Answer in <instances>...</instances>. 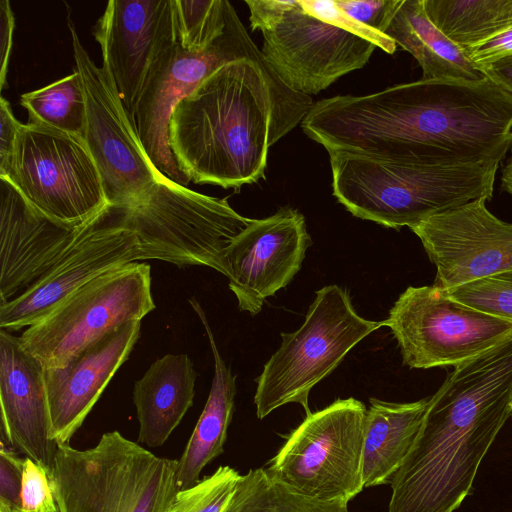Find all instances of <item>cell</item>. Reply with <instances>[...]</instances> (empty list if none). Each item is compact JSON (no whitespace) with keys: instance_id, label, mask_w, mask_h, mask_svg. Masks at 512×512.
<instances>
[{"instance_id":"cell-40","label":"cell","mask_w":512,"mask_h":512,"mask_svg":"<svg viewBox=\"0 0 512 512\" xmlns=\"http://www.w3.org/2000/svg\"><path fill=\"white\" fill-rule=\"evenodd\" d=\"M0 512H18V510L0 505Z\"/></svg>"},{"instance_id":"cell-34","label":"cell","mask_w":512,"mask_h":512,"mask_svg":"<svg viewBox=\"0 0 512 512\" xmlns=\"http://www.w3.org/2000/svg\"><path fill=\"white\" fill-rule=\"evenodd\" d=\"M339 8L356 22L383 33L397 0H336Z\"/></svg>"},{"instance_id":"cell-31","label":"cell","mask_w":512,"mask_h":512,"mask_svg":"<svg viewBox=\"0 0 512 512\" xmlns=\"http://www.w3.org/2000/svg\"><path fill=\"white\" fill-rule=\"evenodd\" d=\"M448 295L481 312L512 321V270L446 290Z\"/></svg>"},{"instance_id":"cell-4","label":"cell","mask_w":512,"mask_h":512,"mask_svg":"<svg viewBox=\"0 0 512 512\" xmlns=\"http://www.w3.org/2000/svg\"><path fill=\"white\" fill-rule=\"evenodd\" d=\"M333 195L353 216L411 228L493 195L499 162L433 164L354 151H328Z\"/></svg>"},{"instance_id":"cell-14","label":"cell","mask_w":512,"mask_h":512,"mask_svg":"<svg viewBox=\"0 0 512 512\" xmlns=\"http://www.w3.org/2000/svg\"><path fill=\"white\" fill-rule=\"evenodd\" d=\"M68 27L86 103L84 141L99 170L109 205L126 208L163 176L147 157L113 81L90 58L69 17Z\"/></svg>"},{"instance_id":"cell-32","label":"cell","mask_w":512,"mask_h":512,"mask_svg":"<svg viewBox=\"0 0 512 512\" xmlns=\"http://www.w3.org/2000/svg\"><path fill=\"white\" fill-rule=\"evenodd\" d=\"M18 512H59L48 469L25 457Z\"/></svg>"},{"instance_id":"cell-7","label":"cell","mask_w":512,"mask_h":512,"mask_svg":"<svg viewBox=\"0 0 512 512\" xmlns=\"http://www.w3.org/2000/svg\"><path fill=\"white\" fill-rule=\"evenodd\" d=\"M386 326L360 316L349 292L335 284L316 291L304 323L281 333L282 342L256 379V414L263 419L275 409L296 403L310 414L312 388L332 373L366 336Z\"/></svg>"},{"instance_id":"cell-37","label":"cell","mask_w":512,"mask_h":512,"mask_svg":"<svg viewBox=\"0 0 512 512\" xmlns=\"http://www.w3.org/2000/svg\"><path fill=\"white\" fill-rule=\"evenodd\" d=\"M15 28V17L8 0L0 1V47H1V68L0 87L4 88L8 70V63L13 42V31Z\"/></svg>"},{"instance_id":"cell-8","label":"cell","mask_w":512,"mask_h":512,"mask_svg":"<svg viewBox=\"0 0 512 512\" xmlns=\"http://www.w3.org/2000/svg\"><path fill=\"white\" fill-rule=\"evenodd\" d=\"M122 209L123 227L138 239L139 260L207 266L226 277V250L253 221L236 212L226 199L201 194L165 177Z\"/></svg>"},{"instance_id":"cell-33","label":"cell","mask_w":512,"mask_h":512,"mask_svg":"<svg viewBox=\"0 0 512 512\" xmlns=\"http://www.w3.org/2000/svg\"><path fill=\"white\" fill-rule=\"evenodd\" d=\"M1 440L0 448V505L18 509L25 457Z\"/></svg>"},{"instance_id":"cell-19","label":"cell","mask_w":512,"mask_h":512,"mask_svg":"<svg viewBox=\"0 0 512 512\" xmlns=\"http://www.w3.org/2000/svg\"><path fill=\"white\" fill-rule=\"evenodd\" d=\"M95 217L80 224L51 219L0 177V303L36 284L72 249Z\"/></svg>"},{"instance_id":"cell-1","label":"cell","mask_w":512,"mask_h":512,"mask_svg":"<svg viewBox=\"0 0 512 512\" xmlns=\"http://www.w3.org/2000/svg\"><path fill=\"white\" fill-rule=\"evenodd\" d=\"M301 128L327 151L433 164L501 163L512 149V93L488 77L420 79L321 99Z\"/></svg>"},{"instance_id":"cell-29","label":"cell","mask_w":512,"mask_h":512,"mask_svg":"<svg viewBox=\"0 0 512 512\" xmlns=\"http://www.w3.org/2000/svg\"><path fill=\"white\" fill-rule=\"evenodd\" d=\"M231 7L227 0H173L177 41L186 48L209 44L223 31Z\"/></svg>"},{"instance_id":"cell-20","label":"cell","mask_w":512,"mask_h":512,"mask_svg":"<svg viewBox=\"0 0 512 512\" xmlns=\"http://www.w3.org/2000/svg\"><path fill=\"white\" fill-rule=\"evenodd\" d=\"M45 371L20 337L0 329L1 440L51 473L57 444L51 437Z\"/></svg>"},{"instance_id":"cell-22","label":"cell","mask_w":512,"mask_h":512,"mask_svg":"<svg viewBox=\"0 0 512 512\" xmlns=\"http://www.w3.org/2000/svg\"><path fill=\"white\" fill-rule=\"evenodd\" d=\"M197 373L186 354H166L134 384L139 442L162 446L193 405Z\"/></svg>"},{"instance_id":"cell-23","label":"cell","mask_w":512,"mask_h":512,"mask_svg":"<svg viewBox=\"0 0 512 512\" xmlns=\"http://www.w3.org/2000/svg\"><path fill=\"white\" fill-rule=\"evenodd\" d=\"M383 33L417 60L421 79L478 81L486 77L432 22L424 0H397Z\"/></svg>"},{"instance_id":"cell-35","label":"cell","mask_w":512,"mask_h":512,"mask_svg":"<svg viewBox=\"0 0 512 512\" xmlns=\"http://www.w3.org/2000/svg\"><path fill=\"white\" fill-rule=\"evenodd\" d=\"M22 125L15 118L10 103L2 96L0 100V174L9 164Z\"/></svg>"},{"instance_id":"cell-9","label":"cell","mask_w":512,"mask_h":512,"mask_svg":"<svg viewBox=\"0 0 512 512\" xmlns=\"http://www.w3.org/2000/svg\"><path fill=\"white\" fill-rule=\"evenodd\" d=\"M367 408L337 399L306 415L266 470L274 481L307 498L349 502L363 489L362 450Z\"/></svg>"},{"instance_id":"cell-28","label":"cell","mask_w":512,"mask_h":512,"mask_svg":"<svg viewBox=\"0 0 512 512\" xmlns=\"http://www.w3.org/2000/svg\"><path fill=\"white\" fill-rule=\"evenodd\" d=\"M20 104L29 121L84 139L86 103L81 79L76 69L45 87L21 95Z\"/></svg>"},{"instance_id":"cell-18","label":"cell","mask_w":512,"mask_h":512,"mask_svg":"<svg viewBox=\"0 0 512 512\" xmlns=\"http://www.w3.org/2000/svg\"><path fill=\"white\" fill-rule=\"evenodd\" d=\"M310 245L305 218L297 209L283 207L253 219L225 253L229 288L239 310L257 315L267 298L299 272Z\"/></svg>"},{"instance_id":"cell-16","label":"cell","mask_w":512,"mask_h":512,"mask_svg":"<svg viewBox=\"0 0 512 512\" xmlns=\"http://www.w3.org/2000/svg\"><path fill=\"white\" fill-rule=\"evenodd\" d=\"M487 201L468 202L410 228L436 267L437 287L448 290L512 270V223L492 214Z\"/></svg>"},{"instance_id":"cell-6","label":"cell","mask_w":512,"mask_h":512,"mask_svg":"<svg viewBox=\"0 0 512 512\" xmlns=\"http://www.w3.org/2000/svg\"><path fill=\"white\" fill-rule=\"evenodd\" d=\"M177 467L111 431L84 450L57 444L50 475L59 512H164L179 490Z\"/></svg>"},{"instance_id":"cell-15","label":"cell","mask_w":512,"mask_h":512,"mask_svg":"<svg viewBox=\"0 0 512 512\" xmlns=\"http://www.w3.org/2000/svg\"><path fill=\"white\" fill-rule=\"evenodd\" d=\"M122 215V208L106 207L36 284L13 300L0 303V329L14 332L28 328L86 283L139 260L138 239L122 226Z\"/></svg>"},{"instance_id":"cell-38","label":"cell","mask_w":512,"mask_h":512,"mask_svg":"<svg viewBox=\"0 0 512 512\" xmlns=\"http://www.w3.org/2000/svg\"><path fill=\"white\" fill-rule=\"evenodd\" d=\"M479 69L494 83L512 93V54L496 59Z\"/></svg>"},{"instance_id":"cell-30","label":"cell","mask_w":512,"mask_h":512,"mask_svg":"<svg viewBox=\"0 0 512 512\" xmlns=\"http://www.w3.org/2000/svg\"><path fill=\"white\" fill-rule=\"evenodd\" d=\"M241 474L220 466L187 489H179L164 512H224Z\"/></svg>"},{"instance_id":"cell-11","label":"cell","mask_w":512,"mask_h":512,"mask_svg":"<svg viewBox=\"0 0 512 512\" xmlns=\"http://www.w3.org/2000/svg\"><path fill=\"white\" fill-rule=\"evenodd\" d=\"M241 59L268 64L233 6L223 31L209 44L186 48L176 39L158 57L138 101L133 124L147 157L163 177L185 187L190 182L169 145L173 110L220 67Z\"/></svg>"},{"instance_id":"cell-13","label":"cell","mask_w":512,"mask_h":512,"mask_svg":"<svg viewBox=\"0 0 512 512\" xmlns=\"http://www.w3.org/2000/svg\"><path fill=\"white\" fill-rule=\"evenodd\" d=\"M409 368L456 367L512 336V321L451 298L432 284L409 286L385 320Z\"/></svg>"},{"instance_id":"cell-17","label":"cell","mask_w":512,"mask_h":512,"mask_svg":"<svg viewBox=\"0 0 512 512\" xmlns=\"http://www.w3.org/2000/svg\"><path fill=\"white\" fill-rule=\"evenodd\" d=\"M93 35L100 46L102 67L133 122L155 62L176 40L173 0H110Z\"/></svg>"},{"instance_id":"cell-24","label":"cell","mask_w":512,"mask_h":512,"mask_svg":"<svg viewBox=\"0 0 512 512\" xmlns=\"http://www.w3.org/2000/svg\"><path fill=\"white\" fill-rule=\"evenodd\" d=\"M364 423V488L391 484L421 428L429 398L396 403L369 399Z\"/></svg>"},{"instance_id":"cell-39","label":"cell","mask_w":512,"mask_h":512,"mask_svg":"<svg viewBox=\"0 0 512 512\" xmlns=\"http://www.w3.org/2000/svg\"><path fill=\"white\" fill-rule=\"evenodd\" d=\"M501 185L502 188L512 197V153L502 169Z\"/></svg>"},{"instance_id":"cell-12","label":"cell","mask_w":512,"mask_h":512,"mask_svg":"<svg viewBox=\"0 0 512 512\" xmlns=\"http://www.w3.org/2000/svg\"><path fill=\"white\" fill-rule=\"evenodd\" d=\"M154 309L150 265L134 261L86 283L19 337L45 369L59 368L110 331L141 321Z\"/></svg>"},{"instance_id":"cell-26","label":"cell","mask_w":512,"mask_h":512,"mask_svg":"<svg viewBox=\"0 0 512 512\" xmlns=\"http://www.w3.org/2000/svg\"><path fill=\"white\" fill-rule=\"evenodd\" d=\"M432 22L467 50L512 27V0H424Z\"/></svg>"},{"instance_id":"cell-25","label":"cell","mask_w":512,"mask_h":512,"mask_svg":"<svg viewBox=\"0 0 512 512\" xmlns=\"http://www.w3.org/2000/svg\"><path fill=\"white\" fill-rule=\"evenodd\" d=\"M189 303L205 328L214 358V376L204 409L178 460L179 489L197 484L204 467L223 453L236 396V376L221 357L205 312L195 298Z\"/></svg>"},{"instance_id":"cell-3","label":"cell","mask_w":512,"mask_h":512,"mask_svg":"<svg viewBox=\"0 0 512 512\" xmlns=\"http://www.w3.org/2000/svg\"><path fill=\"white\" fill-rule=\"evenodd\" d=\"M512 415V336L454 367L429 397L388 512H455L473 493L483 458Z\"/></svg>"},{"instance_id":"cell-2","label":"cell","mask_w":512,"mask_h":512,"mask_svg":"<svg viewBox=\"0 0 512 512\" xmlns=\"http://www.w3.org/2000/svg\"><path fill=\"white\" fill-rule=\"evenodd\" d=\"M313 104L268 64L233 61L177 104L169 145L190 182L240 188L265 179L270 147L301 124Z\"/></svg>"},{"instance_id":"cell-10","label":"cell","mask_w":512,"mask_h":512,"mask_svg":"<svg viewBox=\"0 0 512 512\" xmlns=\"http://www.w3.org/2000/svg\"><path fill=\"white\" fill-rule=\"evenodd\" d=\"M0 177L36 210L63 223H85L109 206L84 139L41 124L22 125Z\"/></svg>"},{"instance_id":"cell-36","label":"cell","mask_w":512,"mask_h":512,"mask_svg":"<svg viewBox=\"0 0 512 512\" xmlns=\"http://www.w3.org/2000/svg\"><path fill=\"white\" fill-rule=\"evenodd\" d=\"M464 51L478 69L496 59L512 54V27L496 37Z\"/></svg>"},{"instance_id":"cell-21","label":"cell","mask_w":512,"mask_h":512,"mask_svg":"<svg viewBox=\"0 0 512 512\" xmlns=\"http://www.w3.org/2000/svg\"><path fill=\"white\" fill-rule=\"evenodd\" d=\"M141 321L127 322L77 353L65 366L45 371L56 444L70 440L100 398L107 384L140 336Z\"/></svg>"},{"instance_id":"cell-5","label":"cell","mask_w":512,"mask_h":512,"mask_svg":"<svg viewBox=\"0 0 512 512\" xmlns=\"http://www.w3.org/2000/svg\"><path fill=\"white\" fill-rule=\"evenodd\" d=\"M261 52L289 89L306 96L364 67L376 48L397 45L349 16L336 0H283L264 27Z\"/></svg>"},{"instance_id":"cell-27","label":"cell","mask_w":512,"mask_h":512,"mask_svg":"<svg viewBox=\"0 0 512 512\" xmlns=\"http://www.w3.org/2000/svg\"><path fill=\"white\" fill-rule=\"evenodd\" d=\"M224 512H349L344 501H320L299 495L274 481L264 468L241 475Z\"/></svg>"}]
</instances>
